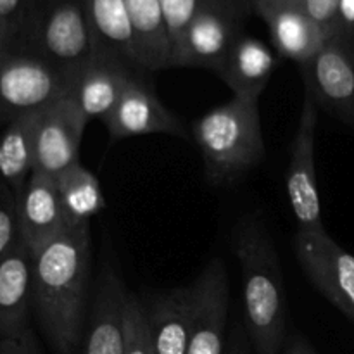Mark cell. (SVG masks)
Listing matches in <instances>:
<instances>
[{
	"mask_svg": "<svg viewBox=\"0 0 354 354\" xmlns=\"http://www.w3.org/2000/svg\"><path fill=\"white\" fill-rule=\"evenodd\" d=\"M252 2V9H254V14H261L263 10L272 9V7L282 6V3L287 2H296V0H251Z\"/></svg>",
	"mask_w": 354,
	"mask_h": 354,
	"instance_id": "cell-32",
	"label": "cell"
},
{
	"mask_svg": "<svg viewBox=\"0 0 354 354\" xmlns=\"http://www.w3.org/2000/svg\"><path fill=\"white\" fill-rule=\"evenodd\" d=\"M86 123L88 118L71 95L40 111L35 124V171L55 178L78 162Z\"/></svg>",
	"mask_w": 354,
	"mask_h": 354,
	"instance_id": "cell-10",
	"label": "cell"
},
{
	"mask_svg": "<svg viewBox=\"0 0 354 354\" xmlns=\"http://www.w3.org/2000/svg\"><path fill=\"white\" fill-rule=\"evenodd\" d=\"M124 354H154L144 303L131 292L127 306V353Z\"/></svg>",
	"mask_w": 354,
	"mask_h": 354,
	"instance_id": "cell-25",
	"label": "cell"
},
{
	"mask_svg": "<svg viewBox=\"0 0 354 354\" xmlns=\"http://www.w3.org/2000/svg\"><path fill=\"white\" fill-rule=\"evenodd\" d=\"M277 66L279 54L245 31L230 48L216 75L232 90L234 97L259 100Z\"/></svg>",
	"mask_w": 354,
	"mask_h": 354,
	"instance_id": "cell-19",
	"label": "cell"
},
{
	"mask_svg": "<svg viewBox=\"0 0 354 354\" xmlns=\"http://www.w3.org/2000/svg\"><path fill=\"white\" fill-rule=\"evenodd\" d=\"M232 242L241 265L244 325L252 351L280 354L289 337L287 297L272 235L258 214H248L235 225Z\"/></svg>",
	"mask_w": 354,
	"mask_h": 354,
	"instance_id": "cell-2",
	"label": "cell"
},
{
	"mask_svg": "<svg viewBox=\"0 0 354 354\" xmlns=\"http://www.w3.org/2000/svg\"><path fill=\"white\" fill-rule=\"evenodd\" d=\"M130 292L120 273L106 263L99 273L88 320L82 342V354L127 353V306Z\"/></svg>",
	"mask_w": 354,
	"mask_h": 354,
	"instance_id": "cell-11",
	"label": "cell"
},
{
	"mask_svg": "<svg viewBox=\"0 0 354 354\" xmlns=\"http://www.w3.org/2000/svg\"><path fill=\"white\" fill-rule=\"evenodd\" d=\"M252 346L249 341V335L245 332L244 324H235L234 332L227 342V351L225 354H252Z\"/></svg>",
	"mask_w": 354,
	"mask_h": 354,
	"instance_id": "cell-30",
	"label": "cell"
},
{
	"mask_svg": "<svg viewBox=\"0 0 354 354\" xmlns=\"http://www.w3.org/2000/svg\"><path fill=\"white\" fill-rule=\"evenodd\" d=\"M33 315V252L21 242L0 261V341L30 330Z\"/></svg>",
	"mask_w": 354,
	"mask_h": 354,
	"instance_id": "cell-14",
	"label": "cell"
},
{
	"mask_svg": "<svg viewBox=\"0 0 354 354\" xmlns=\"http://www.w3.org/2000/svg\"><path fill=\"white\" fill-rule=\"evenodd\" d=\"M318 109L313 95L304 90L299 127L290 144L286 189L290 207L301 232L325 230L322 223L320 194L317 183L315 145H317Z\"/></svg>",
	"mask_w": 354,
	"mask_h": 354,
	"instance_id": "cell-7",
	"label": "cell"
},
{
	"mask_svg": "<svg viewBox=\"0 0 354 354\" xmlns=\"http://www.w3.org/2000/svg\"><path fill=\"white\" fill-rule=\"evenodd\" d=\"M334 35L354 41V0H339Z\"/></svg>",
	"mask_w": 354,
	"mask_h": 354,
	"instance_id": "cell-29",
	"label": "cell"
},
{
	"mask_svg": "<svg viewBox=\"0 0 354 354\" xmlns=\"http://www.w3.org/2000/svg\"><path fill=\"white\" fill-rule=\"evenodd\" d=\"M280 354H318L311 342L301 334H290Z\"/></svg>",
	"mask_w": 354,
	"mask_h": 354,
	"instance_id": "cell-31",
	"label": "cell"
},
{
	"mask_svg": "<svg viewBox=\"0 0 354 354\" xmlns=\"http://www.w3.org/2000/svg\"><path fill=\"white\" fill-rule=\"evenodd\" d=\"M23 241L16 194L0 180V261Z\"/></svg>",
	"mask_w": 354,
	"mask_h": 354,
	"instance_id": "cell-24",
	"label": "cell"
},
{
	"mask_svg": "<svg viewBox=\"0 0 354 354\" xmlns=\"http://www.w3.org/2000/svg\"><path fill=\"white\" fill-rule=\"evenodd\" d=\"M6 50H24L76 76L97 57L85 0H41Z\"/></svg>",
	"mask_w": 354,
	"mask_h": 354,
	"instance_id": "cell-4",
	"label": "cell"
},
{
	"mask_svg": "<svg viewBox=\"0 0 354 354\" xmlns=\"http://www.w3.org/2000/svg\"><path fill=\"white\" fill-rule=\"evenodd\" d=\"M102 121L113 140L154 133L189 137L183 121L159 100L151 83L142 75L130 83L114 109Z\"/></svg>",
	"mask_w": 354,
	"mask_h": 354,
	"instance_id": "cell-12",
	"label": "cell"
},
{
	"mask_svg": "<svg viewBox=\"0 0 354 354\" xmlns=\"http://www.w3.org/2000/svg\"><path fill=\"white\" fill-rule=\"evenodd\" d=\"M75 78L24 50L0 54V124L44 111L71 93Z\"/></svg>",
	"mask_w": 354,
	"mask_h": 354,
	"instance_id": "cell-6",
	"label": "cell"
},
{
	"mask_svg": "<svg viewBox=\"0 0 354 354\" xmlns=\"http://www.w3.org/2000/svg\"><path fill=\"white\" fill-rule=\"evenodd\" d=\"M154 354H187L194 332V287H180L144 304Z\"/></svg>",
	"mask_w": 354,
	"mask_h": 354,
	"instance_id": "cell-18",
	"label": "cell"
},
{
	"mask_svg": "<svg viewBox=\"0 0 354 354\" xmlns=\"http://www.w3.org/2000/svg\"><path fill=\"white\" fill-rule=\"evenodd\" d=\"M301 75L317 106L354 128V41L332 35Z\"/></svg>",
	"mask_w": 354,
	"mask_h": 354,
	"instance_id": "cell-9",
	"label": "cell"
},
{
	"mask_svg": "<svg viewBox=\"0 0 354 354\" xmlns=\"http://www.w3.org/2000/svg\"><path fill=\"white\" fill-rule=\"evenodd\" d=\"M204 2H206V0H161L166 24H168L169 38H171L173 52H175L176 44H178L180 37L183 35L185 28L189 26L192 17L196 16V12L203 7Z\"/></svg>",
	"mask_w": 354,
	"mask_h": 354,
	"instance_id": "cell-26",
	"label": "cell"
},
{
	"mask_svg": "<svg viewBox=\"0 0 354 354\" xmlns=\"http://www.w3.org/2000/svg\"><path fill=\"white\" fill-rule=\"evenodd\" d=\"M85 6L97 57H113L142 69L124 0H85Z\"/></svg>",
	"mask_w": 354,
	"mask_h": 354,
	"instance_id": "cell-20",
	"label": "cell"
},
{
	"mask_svg": "<svg viewBox=\"0 0 354 354\" xmlns=\"http://www.w3.org/2000/svg\"><path fill=\"white\" fill-rule=\"evenodd\" d=\"M6 47H7V35H6V30L0 28V54L6 50Z\"/></svg>",
	"mask_w": 354,
	"mask_h": 354,
	"instance_id": "cell-33",
	"label": "cell"
},
{
	"mask_svg": "<svg viewBox=\"0 0 354 354\" xmlns=\"http://www.w3.org/2000/svg\"><path fill=\"white\" fill-rule=\"evenodd\" d=\"M144 73L118 59L95 57L76 76L69 95L88 120H104L114 109L130 83Z\"/></svg>",
	"mask_w": 354,
	"mask_h": 354,
	"instance_id": "cell-16",
	"label": "cell"
},
{
	"mask_svg": "<svg viewBox=\"0 0 354 354\" xmlns=\"http://www.w3.org/2000/svg\"><path fill=\"white\" fill-rule=\"evenodd\" d=\"M192 287L196 313L187 354H225L230 283L223 259H211Z\"/></svg>",
	"mask_w": 354,
	"mask_h": 354,
	"instance_id": "cell-13",
	"label": "cell"
},
{
	"mask_svg": "<svg viewBox=\"0 0 354 354\" xmlns=\"http://www.w3.org/2000/svg\"><path fill=\"white\" fill-rule=\"evenodd\" d=\"M140 68L147 71L171 68L173 47L161 0H124Z\"/></svg>",
	"mask_w": 354,
	"mask_h": 354,
	"instance_id": "cell-21",
	"label": "cell"
},
{
	"mask_svg": "<svg viewBox=\"0 0 354 354\" xmlns=\"http://www.w3.org/2000/svg\"><path fill=\"white\" fill-rule=\"evenodd\" d=\"M297 2L318 24H322L328 33L334 35L339 0H297Z\"/></svg>",
	"mask_w": 354,
	"mask_h": 354,
	"instance_id": "cell-27",
	"label": "cell"
},
{
	"mask_svg": "<svg viewBox=\"0 0 354 354\" xmlns=\"http://www.w3.org/2000/svg\"><path fill=\"white\" fill-rule=\"evenodd\" d=\"M16 199L21 234L31 252L44 248L66 228L57 185L52 176L33 171Z\"/></svg>",
	"mask_w": 354,
	"mask_h": 354,
	"instance_id": "cell-17",
	"label": "cell"
},
{
	"mask_svg": "<svg viewBox=\"0 0 354 354\" xmlns=\"http://www.w3.org/2000/svg\"><path fill=\"white\" fill-rule=\"evenodd\" d=\"M90 225L66 227L33 252V315L57 354L82 348L90 301Z\"/></svg>",
	"mask_w": 354,
	"mask_h": 354,
	"instance_id": "cell-1",
	"label": "cell"
},
{
	"mask_svg": "<svg viewBox=\"0 0 354 354\" xmlns=\"http://www.w3.org/2000/svg\"><path fill=\"white\" fill-rule=\"evenodd\" d=\"M192 138L203 154L207 182L232 185L265 159L259 100L232 97L213 107L194 123Z\"/></svg>",
	"mask_w": 354,
	"mask_h": 354,
	"instance_id": "cell-3",
	"label": "cell"
},
{
	"mask_svg": "<svg viewBox=\"0 0 354 354\" xmlns=\"http://www.w3.org/2000/svg\"><path fill=\"white\" fill-rule=\"evenodd\" d=\"M268 26L270 38L279 57L299 66L310 62L332 37L297 2H287L259 14Z\"/></svg>",
	"mask_w": 354,
	"mask_h": 354,
	"instance_id": "cell-15",
	"label": "cell"
},
{
	"mask_svg": "<svg viewBox=\"0 0 354 354\" xmlns=\"http://www.w3.org/2000/svg\"><path fill=\"white\" fill-rule=\"evenodd\" d=\"M294 252L318 292L354 324V256L325 230H297Z\"/></svg>",
	"mask_w": 354,
	"mask_h": 354,
	"instance_id": "cell-8",
	"label": "cell"
},
{
	"mask_svg": "<svg viewBox=\"0 0 354 354\" xmlns=\"http://www.w3.org/2000/svg\"><path fill=\"white\" fill-rule=\"evenodd\" d=\"M54 180L66 227L90 225V220L106 207L99 180L80 161L64 169Z\"/></svg>",
	"mask_w": 354,
	"mask_h": 354,
	"instance_id": "cell-23",
	"label": "cell"
},
{
	"mask_svg": "<svg viewBox=\"0 0 354 354\" xmlns=\"http://www.w3.org/2000/svg\"><path fill=\"white\" fill-rule=\"evenodd\" d=\"M0 354H41L35 332H24L21 337L0 341Z\"/></svg>",
	"mask_w": 354,
	"mask_h": 354,
	"instance_id": "cell-28",
	"label": "cell"
},
{
	"mask_svg": "<svg viewBox=\"0 0 354 354\" xmlns=\"http://www.w3.org/2000/svg\"><path fill=\"white\" fill-rule=\"evenodd\" d=\"M252 12L251 0H206L176 44L173 68L216 73L235 41L245 33Z\"/></svg>",
	"mask_w": 354,
	"mask_h": 354,
	"instance_id": "cell-5",
	"label": "cell"
},
{
	"mask_svg": "<svg viewBox=\"0 0 354 354\" xmlns=\"http://www.w3.org/2000/svg\"><path fill=\"white\" fill-rule=\"evenodd\" d=\"M35 114L0 124V180L16 194L23 192L35 171Z\"/></svg>",
	"mask_w": 354,
	"mask_h": 354,
	"instance_id": "cell-22",
	"label": "cell"
}]
</instances>
